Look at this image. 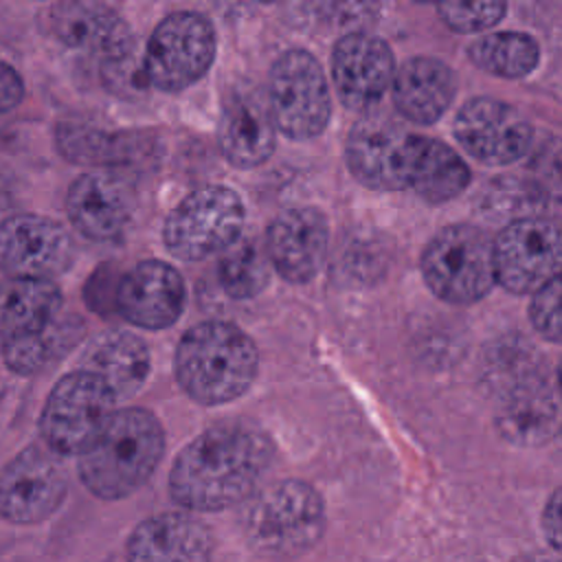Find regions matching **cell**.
<instances>
[{
  "instance_id": "17",
  "label": "cell",
  "mask_w": 562,
  "mask_h": 562,
  "mask_svg": "<svg viewBox=\"0 0 562 562\" xmlns=\"http://www.w3.org/2000/svg\"><path fill=\"white\" fill-rule=\"evenodd\" d=\"M395 59L389 44L369 33H347L331 50V79L338 99L353 110L375 108L391 90Z\"/></svg>"
},
{
  "instance_id": "22",
  "label": "cell",
  "mask_w": 562,
  "mask_h": 562,
  "mask_svg": "<svg viewBox=\"0 0 562 562\" xmlns=\"http://www.w3.org/2000/svg\"><path fill=\"white\" fill-rule=\"evenodd\" d=\"M211 551L206 525L182 512L143 520L127 540V562H209Z\"/></svg>"
},
{
  "instance_id": "26",
  "label": "cell",
  "mask_w": 562,
  "mask_h": 562,
  "mask_svg": "<svg viewBox=\"0 0 562 562\" xmlns=\"http://www.w3.org/2000/svg\"><path fill=\"white\" fill-rule=\"evenodd\" d=\"M61 290L44 279L0 281V345L29 338L48 327L61 312Z\"/></svg>"
},
{
  "instance_id": "10",
  "label": "cell",
  "mask_w": 562,
  "mask_h": 562,
  "mask_svg": "<svg viewBox=\"0 0 562 562\" xmlns=\"http://www.w3.org/2000/svg\"><path fill=\"white\" fill-rule=\"evenodd\" d=\"M424 136L384 114L362 116L347 134L345 158L351 176L373 191H404L419 158Z\"/></svg>"
},
{
  "instance_id": "12",
  "label": "cell",
  "mask_w": 562,
  "mask_h": 562,
  "mask_svg": "<svg viewBox=\"0 0 562 562\" xmlns=\"http://www.w3.org/2000/svg\"><path fill=\"white\" fill-rule=\"evenodd\" d=\"M68 492L66 470L55 452L26 446L0 472V516L15 525L50 518Z\"/></svg>"
},
{
  "instance_id": "23",
  "label": "cell",
  "mask_w": 562,
  "mask_h": 562,
  "mask_svg": "<svg viewBox=\"0 0 562 562\" xmlns=\"http://www.w3.org/2000/svg\"><path fill=\"white\" fill-rule=\"evenodd\" d=\"M391 94L404 119L419 125H432L454 101L457 75L437 57H411L395 68Z\"/></svg>"
},
{
  "instance_id": "31",
  "label": "cell",
  "mask_w": 562,
  "mask_h": 562,
  "mask_svg": "<svg viewBox=\"0 0 562 562\" xmlns=\"http://www.w3.org/2000/svg\"><path fill=\"white\" fill-rule=\"evenodd\" d=\"M507 4L501 0L481 2H441L437 13L441 22L457 33H481L503 20Z\"/></svg>"
},
{
  "instance_id": "28",
  "label": "cell",
  "mask_w": 562,
  "mask_h": 562,
  "mask_svg": "<svg viewBox=\"0 0 562 562\" xmlns=\"http://www.w3.org/2000/svg\"><path fill=\"white\" fill-rule=\"evenodd\" d=\"M470 176V167L450 145L424 136L408 189L430 204H443L468 189Z\"/></svg>"
},
{
  "instance_id": "1",
  "label": "cell",
  "mask_w": 562,
  "mask_h": 562,
  "mask_svg": "<svg viewBox=\"0 0 562 562\" xmlns=\"http://www.w3.org/2000/svg\"><path fill=\"white\" fill-rule=\"evenodd\" d=\"M272 459L274 446L257 426L215 424L178 452L169 472V494L189 512L239 505L259 490Z\"/></svg>"
},
{
  "instance_id": "33",
  "label": "cell",
  "mask_w": 562,
  "mask_h": 562,
  "mask_svg": "<svg viewBox=\"0 0 562 562\" xmlns=\"http://www.w3.org/2000/svg\"><path fill=\"white\" fill-rule=\"evenodd\" d=\"M24 79L18 68L0 55V114L15 110L24 99Z\"/></svg>"
},
{
  "instance_id": "6",
  "label": "cell",
  "mask_w": 562,
  "mask_h": 562,
  "mask_svg": "<svg viewBox=\"0 0 562 562\" xmlns=\"http://www.w3.org/2000/svg\"><path fill=\"white\" fill-rule=\"evenodd\" d=\"M116 400L92 373L75 369L61 375L50 389L42 415L40 435L57 457H79L108 424Z\"/></svg>"
},
{
  "instance_id": "15",
  "label": "cell",
  "mask_w": 562,
  "mask_h": 562,
  "mask_svg": "<svg viewBox=\"0 0 562 562\" xmlns=\"http://www.w3.org/2000/svg\"><path fill=\"white\" fill-rule=\"evenodd\" d=\"M187 305L182 274L158 259H145L123 272L114 290V312L143 329L171 327Z\"/></svg>"
},
{
  "instance_id": "3",
  "label": "cell",
  "mask_w": 562,
  "mask_h": 562,
  "mask_svg": "<svg viewBox=\"0 0 562 562\" xmlns=\"http://www.w3.org/2000/svg\"><path fill=\"white\" fill-rule=\"evenodd\" d=\"M165 454L158 417L138 406L116 408L94 443L79 454V479L94 496L119 501L134 494Z\"/></svg>"
},
{
  "instance_id": "34",
  "label": "cell",
  "mask_w": 562,
  "mask_h": 562,
  "mask_svg": "<svg viewBox=\"0 0 562 562\" xmlns=\"http://www.w3.org/2000/svg\"><path fill=\"white\" fill-rule=\"evenodd\" d=\"M542 531H544V538H547L549 547L553 551H560V536H562V527H560V490H553L549 501L544 503V509H542Z\"/></svg>"
},
{
  "instance_id": "14",
  "label": "cell",
  "mask_w": 562,
  "mask_h": 562,
  "mask_svg": "<svg viewBox=\"0 0 562 562\" xmlns=\"http://www.w3.org/2000/svg\"><path fill=\"white\" fill-rule=\"evenodd\" d=\"M454 138L479 162L505 167L527 156L533 143V127L512 103L476 97L454 119Z\"/></svg>"
},
{
  "instance_id": "7",
  "label": "cell",
  "mask_w": 562,
  "mask_h": 562,
  "mask_svg": "<svg viewBox=\"0 0 562 562\" xmlns=\"http://www.w3.org/2000/svg\"><path fill=\"white\" fill-rule=\"evenodd\" d=\"M246 211L241 198L222 184H209L184 195L167 215L162 239L182 261H200L224 252L241 237Z\"/></svg>"
},
{
  "instance_id": "21",
  "label": "cell",
  "mask_w": 562,
  "mask_h": 562,
  "mask_svg": "<svg viewBox=\"0 0 562 562\" xmlns=\"http://www.w3.org/2000/svg\"><path fill=\"white\" fill-rule=\"evenodd\" d=\"M66 213L70 224L86 239L112 241L123 235L132 215V204L119 178L90 171L68 187Z\"/></svg>"
},
{
  "instance_id": "30",
  "label": "cell",
  "mask_w": 562,
  "mask_h": 562,
  "mask_svg": "<svg viewBox=\"0 0 562 562\" xmlns=\"http://www.w3.org/2000/svg\"><path fill=\"white\" fill-rule=\"evenodd\" d=\"M217 281L224 294L235 301L255 299L270 281V261L263 246L250 237H239L222 252L217 263Z\"/></svg>"
},
{
  "instance_id": "8",
  "label": "cell",
  "mask_w": 562,
  "mask_h": 562,
  "mask_svg": "<svg viewBox=\"0 0 562 562\" xmlns=\"http://www.w3.org/2000/svg\"><path fill=\"white\" fill-rule=\"evenodd\" d=\"M266 99L274 127L292 140L321 136L331 119L327 77L318 59L303 48H290L277 57Z\"/></svg>"
},
{
  "instance_id": "19",
  "label": "cell",
  "mask_w": 562,
  "mask_h": 562,
  "mask_svg": "<svg viewBox=\"0 0 562 562\" xmlns=\"http://www.w3.org/2000/svg\"><path fill=\"white\" fill-rule=\"evenodd\" d=\"M217 145L224 160L237 169L263 165L277 147V127L266 94L255 88H233L220 112Z\"/></svg>"
},
{
  "instance_id": "25",
  "label": "cell",
  "mask_w": 562,
  "mask_h": 562,
  "mask_svg": "<svg viewBox=\"0 0 562 562\" xmlns=\"http://www.w3.org/2000/svg\"><path fill=\"white\" fill-rule=\"evenodd\" d=\"M55 147L72 165L123 167L147 156L151 140L138 130H101L64 121L55 127Z\"/></svg>"
},
{
  "instance_id": "18",
  "label": "cell",
  "mask_w": 562,
  "mask_h": 562,
  "mask_svg": "<svg viewBox=\"0 0 562 562\" xmlns=\"http://www.w3.org/2000/svg\"><path fill=\"white\" fill-rule=\"evenodd\" d=\"M46 24L59 44L70 50L92 53L101 64L134 53V37L127 22L103 2H55L46 11Z\"/></svg>"
},
{
  "instance_id": "29",
  "label": "cell",
  "mask_w": 562,
  "mask_h": 562,
  "mask_svg": "<svg viewBox=\"0 0 562 562\" xmlns=\"http://www.w3.org/2000/svg\"><path fill=\"white\" fill-rule=\"evenodd\" d=\"M468 57L481 70L503 77L522 79L536 70L540 61L538 42L520 31H501L481 35L468 46Z\"/></svg>"
},
{
  "instance_id": "2",
  "label": "cell",
  "mask_w": 562,
  "mask_h": 562,
  "mask_svg": "<svg viewBox=\"0 0 562 562\" xmlns=\"http://www.w3.org/2000/svg\"><path fill=\"white\" fill-rule=\"evenodd\" d=\"M259 371L255 340L233 323L202 321L182 334L173 353L180 389L202 406L241 397Z\"/></svg>"
},
{
  "instance_id": "27",
  "label": "cell",
  "mask_w": 562,
  "mask_h": 562,
  "mask_svg": "<svg viewBox=\"0 0 562 562\" xmlns=\"http://www.w3.org/2000/svg\"><path fill=\"white\" fill-rule=\"evenodd\" d=\"M83 323L75 314L57 316L42 331L0 345V356L4 367L15 375H35L55 360H59L66 351H70L83 336Z\"/></svg>"
},
{
  "instance_id": "32",
  "label": "cell",
  "mask_w": 562,
  "mask_h": 562,
  "mask_svg": "<svg viewBox=\"0 0 562 562\" xmlns=\"http://www.w3.org/2000/svg\"><path fill=\"white\" fill-rule=\"evenodd\" d=\"M529 318L533 329L549 342H560V277L531 294Z\"/></svg>"
},
{
  "instance_id": "20",
  "label": "cell",
  "mask_w": 562,
  "mask_h": 562,
  "mask_svg": "<svg viewBox=\"0 0 562 562\" xmlns=\"http://www.w3.org/2000/svg\"><path fill=\"white\" fill-rule=\"evenodd\" d=\"M496 430L501 437L520 448L549 443L560 430L558 389L547 375H529L507 389L496 411Z\"/></svg>"
},
{
  "instance_id": "4",
  "label": "cell",
  "mask_w": 562,
  "mask_h": 562,
  "mask_svg": "<svg viewBox=\"0 0 562 562\" xmlns=\"http://www.w3.org/2000/svg\"><path fill=\"white\" fill-rule=\"evenodd\" d=\"M246 540L268 555H296L314 547L325 529V503L305 481L285 479L255 490L244 501Z\"/></svg>"
},
{
  "instance_id": "13",
  "label": "cell",
  "mask_w": 562,
  "mask_h": 562,
  "mask_svg": "<svg viewBox=\"0 0 562 562\" xmlns=\"http://www.w3.org/2000/svg\"><path fill=\"white\" fill-rule=\"evenodd\" d=\"M72 259V237L59 222L35 213H15L0 222V270L9 279L53 281Z\"/></svg>"
},
{
  "instance_id": "11",
  "label": "cell",
  "mask_w": 562,
  "mask_h": 562,
  "mask_svg": "<svg viewBox=\"0 0 562 562\" xmlns=\"http://www.w3.org/2000/svg\"><path fill=\"white\" fill-rule=\"evenodd\" d=\"M560 231L547 217H518L492 239L494 281L512 294H533L560 277Z\"/></svg>"
},
{
  "instance_id": "35",
  "label": "cell",
  "mask_w": 562,
  "mask_h": 562,
  "mask_svg": "<svg viewBox=\"0 0 562 562\" xmlns=\"http://www.w3.org/2000/svg\"><path fill=\"white\" fill-rule=\"evenodd\" d=\"M516 562H558V560L542 553H529V555H520Z\"/></svg>"
},
{
  "instance_id": "24",
  "label": "cell",
  "mask_w": 562,
  "mask_h": 562,
  "mask_svg": "<svg viewBox=\"0 0 562 562\" xmlns=\"http://www.w3.org/2000/svg\"><path fill=\"white\" fill-rule=\"evenodd\" d=\"M79 369L97 375L116 402L134 397L149 378L151 358L147 342L125 329L97 336L79 360Z\"/></svg>"
},
{
  "instance_id": "5",
  "label": "cell",
  "mask_w": 562,
  "mask_h": 562,
  "mask_svg": "<svg viewBox=\"0 0 562 562\" xmlns=\"http://www.w3.org/2000/svg\"><path fill=\"white\" fill-rule=\"evenodd\" d=\"M428 290L450 305H472L494 285L492 239L472 224L441 228L419 257Z\"/></svg>"
},
{
  "instance_id": "16",
  "label": "cell",
  "mask_w": 562,
  "mask_h": 562,
  "mask_svg": "<svg viewBox=\"0 0 562 562\" xmlns=\"http://www.w3.org/2000/svg\"><path fill=\"white\" fill-rule=\"evenodd\" d=\"M329 248V224L314 206L281 211L266 231L263 250L270 268L288 283H310L325 263Z\"/></svg>"
},
{
  "instance_id": "9",
  "label": "cell",
  "mask_w": 562,
  "mask_h": 562,
  "mask_svg": "<svg viewBox=\"0 0 562 562\" xmlns=\"http://www.w3.org/2000/svg\"><path fill=\"white\" fill-rule=\"evenodd\" d=\"M215 48V29L209 18L195 11H176L151 31L140 66L149 86L173 94L209 72Z\"/></svg>"
}]
</instances>
